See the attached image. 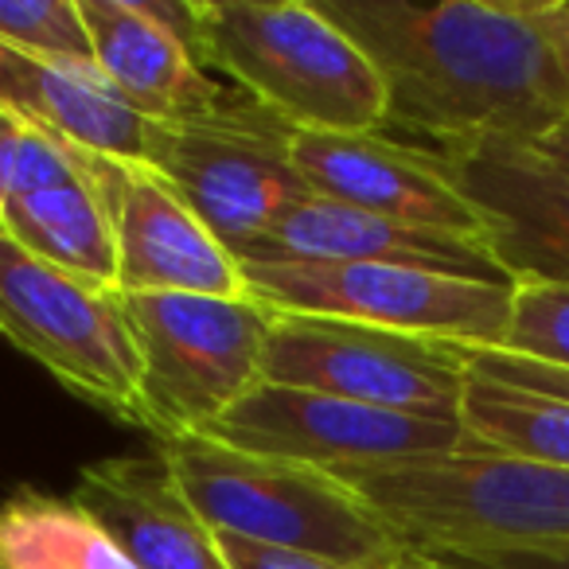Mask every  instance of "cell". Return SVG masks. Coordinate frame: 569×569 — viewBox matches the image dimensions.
Segmentation results:
<instances>
[{"instance_id":"obj_7","label":"cell","mask_w":569,"mask_h":569,"mask_svg":"<svg viewBox=\"0 0 569 569\" xmlns=\"http://www.w3.org/2000/svg\"><path fill=\"white\" fill-rule=\"evenodd\" d=\"M0 336L71 395L144 429L141 351L118 289H102L20 250L0 230Z\"/></svg>"},{"instance_id":"obj_26","label":"cell","mask_w":569,"mask_h":569,"mask_svg":"<svg viewBox=\"0 0 569 569\" xmlns=\"http://www.w3.org/2000/svg\"><path fill=\"white\" fill-rule=\"evenodd\" d=\"M535 17L550 40L553 56L561 63V74L569 82V0H535Z\"/></svg>"},{"instance_id":"obj_5","label":"cell","mask_w":569,"mask_h":569,"mask_svg":"<svg viewBox=\"0 0 569 569\" xmlns=\"http://www.w3.org/2000/svg\"><path fill=\"white\" fill-rule=\"evenodd\" d=\"M141 351L144 429L157 441L211 437L250 395L266 359L273 309L253 297L121 293Z\"/></svg>"},{"instance_id":"obj_28","label":"cell","mask_w":569,"mask_h":569,"mask_svg":"<svg viewBox=\"0 0 569 569\" xmlns=\"http://www.w3.org/2000/svg\"><path fill=\"white\" fill-rule=\"evenodd\" d=\"M390 569H433V561H429L421 550H410L402 561H395V566H390Z\"/></svg>"},{"instance_id":"obj_3","label":"cell","mask_w":569,"mask_h":569,"mask_svg":"<svg viewBox=\"0 0 569 569\" xmlns=\"http://www.w3.org/2000/svg\"><path fill=\"white\" fill-rule=\"evenodd\" d=\"M152 452L214 535L317 553L356 569H390L413 550L332 472L234 449L214 437L157 441Z\"/></svg>"},{"instance_id":"obj_14","label":"cell","mask_w":569,"mask_h":569,"mask_svg":"<svg viewBox=\"0 0 569 569\" xmlns=\"http://www.w3.org/2000/svg\"><path fill=\"white\" fill-rule=\"evenodd\" d=\"M289 152L312 196L406 227L483 238L476 211L429 149L382 133H289Z\"/></svg>"},{"instance_id":"obj_6","label":"cell","mask_w":569,"mask_h":569,"mask_svg":"<svg viewBox=\"0 0 569 569\" xmlns=\"http://www.w3.org/2000/svg\"><path fill=\"white\" fill-rule=\"evenodd\" d=\"M253 301L277 312L332 317L387 332L499 351L515 284L371 261H242Z\"/></svg>"},{"instance_id":"obj_24","label":"cell","mask_w":569,"mask_h":569,"mask_svg":"<svg viewBox=\"0 0 569 569\" xmlns=\"http://www.w3.org/2000/svg\"><path fill=\"white\" fill-rule=\"evenodd\" d=\"M433 569H569V542L519 550H421Z\"/></svg>"},{"instance_id":"obj_19","label":"cell","mask_w":569,"mask_h":569,"mask_svg":"<svg viewBox=\"0 0 569 569\" xmlns=\"http://www.w3.org/2000/svg\"><path fill=\"white\" fill-rule=\"evenodd\" d=\"M0 569H137L74 496L20 488L0 503Z\"/></svg>"},{"instance_id":"obj_21","label":"cell","mask_w":569,"mask_h":569,"mask_svg":"<svg viewBox=\"0 0 569 569\" xmlns=\"http://www.w3.org/2000/svg\"><path fill=\"white\" fill-rule=\"evenodd\" d=\"M0 48L94 67L79 0H0Z\"/></svg>"},{"instance_id":"obj_22","label":"cell","mask_w":569,"mask_h":569,"mask_svg":"<svg viewBox=\"0 0 569 569\" xmlns=\"http://www.w3.org/2000/svg\"><path fill=\"white\" fill-rule=\"evenodd\" d=\"M499 351L569 371V289L515 284L511 325Z\"/></svg>"},{"instance_id":"obj_13","label":"cell","mask_w":569,"mask_h":569,"mask_svg":"<svg viewBox=\"0 0 569 569\" xmlns=\"http://www.w3.org/2000/svg\"><path fill=\"white\" fill-rule=\"evenodd\" d=\"M118 293L250 297L242 261L152 168L110 160Z\"/></svg>"},{"instance_id":"obj_4","label":"cell","mask_w":569,"mask_h":569,"mask_svg":"<svg viewBox=\"0 0 569 569\" xmlns=\"http://www.w3.org/2000/svg\"><path fill=\"white\" fill-rule=\"evenodd\" d=\"M413 550H519L569 542V468L465 449L340 476Z\"/></svg>"},{"instance_id":"obj_23","label":"cell","mask_w":569,"mask_h":569,"mask_svg":"<svg viewBox=\"0 0 569 569\" xmlns=\"http://www.w3.org/2000/svg\"><path fill=\"white\" fill-rule=\"evenodd\" d=\"M465 363L468 375H480V379H491L499 387H515V390H527V395H546V398H558V402H569L566 367L535 363V359H519L491 348H465Z\"/></svg>"},{"instance_id":"obj_17","label":"cell","mask_w":569,"mask_h":569,"mask_svg":"<svg viewBox=\"0 0 569 569\" xmlns=\"http://www.w3.org/2000/svg\"><path fill=\"white\" fill-rule=\"evenodd\" d=\"M0 106L87 152L144 164L152 121L141 118L98 67L0 48Z\"/></svg>"},{"instance_id":"obj_8","label":"cell","mask_w":569,"mask_h":569,"mask_svg":"<svg viewBox=\"0 0 569 569\" xmlns=\"http://www.w3.org/2000/svg\"><path fill=\"white\" fill-rule=\"evenodd\" d=\"M289 133L293 129L242 94L214 118L152 121L144 168L172 183L183 203L242 261L284 219V211L312 196L293 164Z\"/></svg>"},{"instance_id":"obj_2","label":"cell","mask_w":569,"mask_h":569,"mask_svg":"<svg viewBox=\"0 0 569 569\" xmlns=\"http://www.w3.org/2000/svg\"><path fill=\"white\" fill-rule=\"evenodd\" d=\"M207 71L293 133H379L387 90L367 51L301 0H191Z\"/></svg>"},{"instance_id":"obj_10","label":"cell","mask_w":569,"mask_h":569,"mask_svg":"<svg viewBox=\"0 0 569 569\" xmlns=\"http://www.w3.org/2000/svg\"><path fill=\"white\" fill-rule=\"evenodd\" d=\"M211 437L234 449L297 460L332 476L379 472L410 460L476 449L460 421L413 418L277 382H258L211 429Z\"/></svg>"},{"instance_id":"obj_12","label":"cell","mask_w":569,"mask_h":569,"mask_svg":"<svg viewBox=\"0 0 569 569\" xmlns=\"http://www.w3.org/2000/svg\"><path fill=\"white\" fill-rule=\"evenodd\" d=\"M94 67L149 121L214 118L238 102L203 67L191 0H79Z\"/></svg>"},{"instance_id":"obj_1","label":"cell","mask_w":569,"mask_h":569,"mask_svg":"<svg viewBox=\"0 0 569 569\" xmlns=\"http://www.w3.org/2000/svg\"><path fill=\"white\" fill-rule=\"evenodd\" d=\"M375 63L387 126L457 141L542 144L569 118V82L535 0H312Z\"/></svg>"},{"instance_id":"obj_15","label":"cell","mask_w":569,"mask_h":569,"mask_svg":"<svg viewBox=\"0 0 569 569\" xmlns=\"http://www.w3.org/2000/svg\"><path fill=\"white\" fill-rule=\"evenodd\" d=\"M242 261H371V266H406L515 284L491 258L483 238L406 227V222L332 203L325 196H309L293 211H284V219Z\"/></svg>"},{"instance_id":"obj_16","label":"cell","mask_w":569,"mask_h":569,"mask_svg":"<svg viewBox=\"0 0 569 569\" xmlns=\"http://www.w3.org/2000/svg\"><path fill=\"white\" fill-rule=\"evenodd\" d=\"M74 499L137 569H230L214 530L188 507L157 452L87 465Z\"/></svg>"},{"instance_id":"obj_9","label":"cell","mask_w":569,"mask_h":569,"mask_svg":"<svg viewBox=\"0 0 569 569\" xmlns=\"http://www.w3.org/2000/svg\"><path fill=\"white\" fill-rule=\"evenodd\" d=\"M261 375L277 387L437 421H460L468 387L465 343L277 309Z\"/></svg>"},{"instance_id":"obj_20","label":"cell","mask_w":569,"mask_h":569,"mask_svg":"<svg viewBox=\"0 0 569 569\" xmlns=\"http://www.w3.org/2000/svg\"><path fill=\"white\" fill-rule=\"evenodd\" d=\"M460 426L476 445L569 468V402L468 375Z\"/></svg>"},{"instance_id":"obj_18","label":"cell","mask_w":569,"mask_h":569,"mask_svg":"<svg viewBox=\"0 0 569 569\" xmlns=\"http://www.w3.org/2000/svg\"><path fill=\"white\" fill-rule=\"evenodd\" d=\"M0 230L48 266L102 289H118V242L110 211V157L79 176L0 207Z\"/></svg>"},{"instance_id":"obj_27","label":"cell","mask_w":569,"mask_h":569,"mask_svg":"<svg viewBox=\"0 0 569 569\" xmlns=\"http://www.w3.org/2000/svg\"><path fill=\"white\" fill-rule=\"evenodd\" d=\"M538 149H542L546 157L553 160V164H561V168H566V172H569V118L561 121V126L553 129V133L546 137V141L538 144Z\"/></svg>"},{"instance_id":"obj_11","label":"cell","mask_w":569,"mask_h":569,"mask_svg":"<svg viewBox=\"0 0 569 569\" xmlns=\"http://www.w3.org/2000/svg\"><path fill=\"white\" fill-rule=\"evenodd\" d=\"M449 183L468 199L491 258L515 284L569 289V172L538 144H429Z\"/></svg>"},{"instance_id":"obj_25","label":"cell","mask_w":569,"mask_h":569,"mask_svg":"<svg viewBox=\"0 0 569 569\" xmlns=\"http://www.w3.org/2000/svg\"><path fill=\"white\" fill-rule=\"evenodd\" d=\"M214 538H219V550L230 569H356V566L317 558V553H297V550H277V546L246 542V538H234V535H214Z\"/></svg>"}]
</instances>
